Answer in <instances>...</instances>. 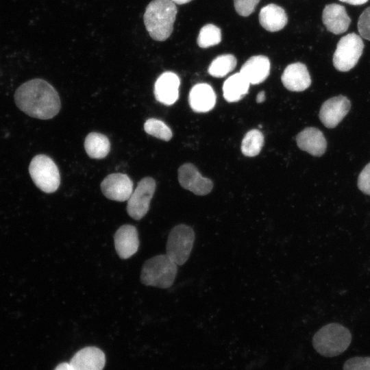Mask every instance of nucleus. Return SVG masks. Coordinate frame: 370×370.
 I'll return each mask as SVG.
<instances>
[{
    "label": "nucleus",
    "instance_id": "nucleus-26",
    "mask_svg": "<svg viewBox=\"0 0 370 370\" xmlns=\"http://www.w3.org/2000/svg\"><path fill=\"white\" fill-rule=\"evenodd\" d=\"M144 130L148 134L164 141H169L173 136L170 127L163 121L155 118L149 119L145 121Z\"/></svg>",
    "mask_w": 370,
    "mask_h": 370
},
{
    "label": "nucleus",
    "instance_id": "nucleus-10",
    "mask_svg": "<svg viewBox=\"0 0 370 370\" xmlns=\"http://www.w3.org/2000/svg\"><path fill=\"white\" fill-rule=\"evenodd\" d=\"M103 194L109 199L125 201L133 192V182L125 174L116 173L107 175L101 183Z\"/></svg>",
    "mask_w": 370,
    "mask_h": 370
},
{
    "label": "nucleus",
    "instance_id": "nucleus-23",
    "mask_svg": "<svg viewBox=\"0 0 370 370\" xmlns=\"http://www.w3.org/2000/svg\"><path fill=\"white\" fill-rule=\"evenodd\" d=\"M236 62V58L232 54L221 55L212 60L208 72L214 77H223L234 69Z\"/></svg>",
    "mask_w": 370,
    "mask_h": 370
},
{
    "label": "nucleus",
    "instance_id": "nucleus-17",
    "mask_svg": "<svg viewBox=\"0 0 370 370\" xmlns=\"http://www.w3.org/2000/svg\"><path fill=\"white\" fill-rule=\"evenodd\" d=\"M299 148L314 156H322L327 147L326 140L319 129L310 127L299 132L296 137Z\"/></svg>",
    "mask_w": 370,
    "mask_h": 370
},
{
    "label": "nucleus",
    "instance_id": "nucleus-13",
    "mask_svg": "<svg viewBox=\"0 0 370 370\" xmlns=\"http://www.w3.org/2000/svg\"><path fill=\"white\" fill-rule=\"evenodd\" d=\"M69 363L73 370H103L106 356L98 347H86L77 352Z\"/></svg>",
    "mask_w": 370,
    "mask_h": 370
},
{
    "label": "nucleus",
    "instance_id": "nucleus-5",
    "mask_svg": "<svg viewBox=\"0 0 370 370\" xmlns=\"http://www.w3.org/2000/svg\"><path fill=\"white\" fill-rule=\"evenodd\" d=\"M29 173L35 185L42 191L51 193L59 188L60 172L50 157L44 154L34 156L29 164Z\"/></svg>",
    "mask_w": 370,
    "mask_h": 370
},
{
    "label": "nucleus",
    "instance_id": "nucleus-20",
    "mask_svg": "<svg viewBox=\"0 0 370 370\" xmlns=\"http://www.w3.org/2000/svg\"><path fill=\"white\" fill-rule=\"evenodd\" d=\"M259 21L266 30L274 32L284 27L288 22V17L282 8L271 3L261 9L259 13Z\"/></svg>",
    "mask_w": 370,
    "mask_h": 370
},
{
    "label": "nucleus",
    "instance_id": "nucleus-7",
    "mask_svg": "<svg viewBox=\"0 0 370 370\" xmlns=\"http://www.w3.org/2000/svg\"><path fill=\"white\" fill-rule=\"evenodd\" d=\"M364 49L361 37L355 33L343 36L337 43L333 64L339 71H348L356 66Z\"/></svg>",
    "mask_w": 370,
    "mask_h": 370
},
{
    "label": "nucleus",
    "instance_id": "nucleus-30",
    "mask_svg": "<svg viewBox=\"0 0 370 370\" xmlns=\"http://www.w3.org/2000/svg\"><path fill=\"white\" fill-rule=\"evenodd\" d=\"M358 186L363 193L370 195V162L360 173L358 179Z\"/></svg>",
    "mask_w": 370,
    "mask_h": 370
},
{
    "label": "nucleus",
    "instance_id": "nucleus-16",
    "mask_svg": "<svg viewBox=\"0 0 370 370\" xmlns=\"http://www.w3.org/2000/svg\"><path fill=\"white\" fill-rule=\"evenodd\" d=\"M322 20L326 29L334 34L346 32L351 23L345 7L336 3L325 5L323 10Z\"/></svg>",
    "mask_w": 370,
    "mask_h": 370
},
{
    "label": "nucleus",
    "instance_id": "nucleus-24",
    "mask_svg": "<svg viewBox=\"0 0 370 370\" xmlns=\"http://www.w3.org/2000/svg\"><path fill=\"white\" fill-rule=\"evenodd\" d=\"M264 145V136L258 130H251L247 132L241 143L243 154L248 157L257 156Z\"/></svg>",
    "mask_w": 370,
    "mask_h": 370
},
{
    "label": "nucleus",
    "instance_id": "nucleus-29",
    "mask_svg": "<svg viewBox=\"0 0 370 370\" xmlns=\"http://www.w3.org/2000/svg\"><path fill=\"white\" fill-rule=\"evenodd\" d=\"M358 29L361 37L370 40V7L366 8L360 14Z\"/></svg>",
    "mask_w": 370,
    "mask_h": 370
},
{
    "label": "nucleus",
    "instance_id": "nucleus-15",
    "mask_svg": "<svg viewBox=\"0 0 370 370\" xmlns=\"http://www.w3.org/2000/svg\"><path fill=\"white\" fill-rule=\"evenodd\" d=\"M281 79L286 89L294 92L303 91L311 84L307 67L301 62L288 65L282 75Z\"/></svg>",
    "mask_w": 370,
    "mask_h": 370
},
{
    "label": "nucleus",
    "instance_id": "nucleus-34",
    "mask_svg": "<svg viewBox=\"0 0 370 370\" xmlns=\"http://www.w3.org/2000/svg\"><path fill=\"white\" fill-rule=\"evenodd\" d=\"M171 1L174 2L175 4L182 5V4L187 3L191 1L192 0H171Z\"/></svg>",
    "mask_w": 370,
    "mask_h": 370
},
{
    "label": "nucleus",
    "instance_id": "nucleus-14",
    "mask_svg": "<svg viewBox=\"0 0 370 370\" xmlns=\"http://www.w3.org/2000/svg\"><path fill=\"white\" fill-rule=\"evenodd\" d=\"M114 240L116 253L122 259L130 258L138 249V232L132 225H121L114 234Z\"/></svg>",
    "mask_w": 370,
    "mask_h": 370
},
{
    "label": "nucleus",
    "instance_id": "nucleus-25",
    "mask_svg": "<svg viewBox=\"0 0 370 370\" xmlns=\"http://www.w3.org/2000/svg\"><path fill=\"white\" fill-rule=\"evenodd\" d=\"M221 41V31L213 24H207L199 31L197 42L201 48H208L218 45Z\"/></svg>",
    "mask_w": 370,
    "mask_h": 370
},
{
    "label": "nucleus",
    "instance_id": "nucleus-12",
    "mask_svg": "<svg viewBox=\"0 0 370 370\" xmlns=\"http://www.w3.org/2000/svg\"><path fill=\"white\" fill-rule=\"evenodd\" d=\"M179 77L173 72H164L161 74L154 84L156 99L164 105H172L178 99Z\"/></svg>",
    "mask_w": 370,
    "mask_h": 370
},
{
    "label": "nucleus",
    "instance_id": "nucleus-2",
    "mask_svg": "<svg viewBox=\"0 0 370 370\" xmlns=\"http://www.w3.org/2000/svg\"><path fill=\"white\" fill-rule=\"evenodd\" d=\"M177 8L171 0H152L145 8L143 21L149 36L156 41H164L171 36Z\"/></svg>",
    "mask_w": 370,
    "mask_h": 370
},
{
    "label": "nucleus",
    "instance_id": "nucleus-21",
    "mask_svg": "<svg viewBox=\"0 0 370 370\" xmlns=\"http://www.w3.org/2000/svg\"><path fill=\"white\" fill-rule=\"evenodd\" d=\"M249 86V82L240 73H236L224 82L223 97L228 102H236L248 92Z\"/></svg>",
    "mask_w": 370,
    "mask_h": 370
},
{
    "label": "nucleus",
    "instance_id": "nucleus-9",
    "mask_svg": "<svg viewBox=\"0 0 370 370\" xmlns=\"http://www.w3.org/2000/svg\"><path fill=\"white\" fill-rule=\"evenodd\" d=\"M178 180L182 188L197 195H206L213 188L212 180L204 177L191 163L184 164L179 168Z\"/></svg>",
    "mask_w": 370,
    "mask_h": 370
},
{
    "label": "nucleus",
    "instance_id": "nucleus-32",
    "mask_svg": "<svg viewBox=\"0 0 370 370\" xmlns=\"http://www.w3.org/2000/svg\"><path fill=\"white\" fill-rule=\"evenodd\" d=\"M54 370H73L69 362L59 364Z\"/></svg>",
    "mask_w": 370,
    "mask_h": 370
},
{
    "label": "nucleus",
    "instance_id": "nucleus-28",
    "mask_svg": "<svg viewBox=\"0 0 370 370\" xmlns=\"http://www.w3.org/2000/svg\"><path fill=\"white\" fill-rule=\"evenodd\" d=\"M260 0H234L236 12L243 16L250 15L255 10Z\"/></svg>",
    "mask_w": 370,
    "mask_h": 370
},
{
    "label": "nucleus",
    "instance_id": "nucleus-31",
    "mask_svg": "<svg viewBox=\"0 0 370 370\" xmlns=\"http://www.w3.org/2000/svg\"><path fill=\"white\" fill-rule=\"evenodd\" d=\"M339 1L351 4V5H362L368 1V0H339Z\"/></svg>",
    "mask_w": 370,
    "mask_h": 370
},
{
    "label": "nucleus",
    "instance_id": "nucleus-11",
    "mask_svg": "<svg viewBox=\"0 0 370 370\" xmlns=\"http://www.w3.org/2000/svg\"><path fill=\"white\" fill-rule=\"evenodd\" d=\"M350 107V101L346 97H334L321 106L319 119L326 127H335L348 113Z\"/></svg>",
    "mask_w": 370,
    "mask_h": 370
},
{
    "label": "nucleus",
    "instance_id": "nucleus-18",
    "mask_svg": "<svg viewBox=\"0 0 370 370\" xmlns=\"http://www.w3.org/2000/svg\"><path fill=\"white\" fill-rule=\"evenodd\" d=\"M271 64L264 56H254L249 58L242 66L240 73L250 84H258L264 82L269 75Z\"/></svg>",
    "mask_w": 370,
    "mask_h": 370
},
{
    "label": "nucleus",
    "instance_id": "nucleus-27",
    "mask_svg": "<svg viewBox=\"0 0 370 370\" xmlns=\"http://www.w3.org/2000/svg\"><path fill=\"white\" fill-rule=\"evenodd\" d=\"M343 370H370V357L356 356L348 359L344 364Z\"/></svg>",
    "mask_w": 370,
    "mask_h": 370
},
{
    "label": "nucleus",
    "instance_id": "nucleus-22",
    "mask_svg": "<svg viewBox=\"0 0 370 370\" xmlns=\"http://www.w3.org/2000/svg\"><path fill=\"white\" fill-rule=\"evenodd\" d=\"M84 148L88 156L94 159L105 158L110 150L109 139L104 134L91 132L84 140Z\"/></svg>",
    "mask_w": 370,
    "mask_h": 370
},
{
    "label": "nucleus",
    "instance_id": "nucleus-33",
    "mask_svg": "<svg viewBox=\"0 0 370 370\" xmlns=\"http://www.w3.org/2000/svg\"><path fill=\"white\" fill-rule=\"evenodd\" d=\"M265 99H266V97H265L264 92L261 91L256 96V102L258 103H261L263 101H264Z\"/></svg>",
    "mask_w": 370,
    "mask_h": 370
},
{
    "label": "nucleus",
    "instance_id": "nucleus-8",
    "mask_svg": "<svg viewBox=\"0 0 370 370\" xmlns=\"http://www.w3.org/2000/svg\"><path fill=\"white\" fill-rule=\"evenodd\" d=\"M156 182L150 177L143 178L127 199V212L136 220L141 219L147 212L156 190Z\"/></svg>",
    "mask_w": 370,
    "mask_h": 370
},
{
    "label": "nucleus",
    "instance_id": "nucleus-1",
    "mask_svg": "<svg viewBox=\"0 0 370 370\" xmlns=\"http://www.w3.org/2000/svg\"><path fill=\"white\" fill-rule=\"evenodd\" d=\"M17 107L27 115L50 119L60 111L61 103L56 89L42 79H33L21 84L15 91Z\"/></svg>",
    "mask_w": 370,
    "mask_h": 370
},
{
    "label": "nucleus",
    "instance_id": "nucleus-19",
    "mask_svg": "<svg viewBox=\"0 0 370 370\" xmlns=\"http://www.w3.org/2000/svg\"><path fill=\"white\" fill-rule=\"evenodd\" d=\"M216 95L213 88L208 84H197L189 92L188 101L192 110L196 112H207L216 103Z\"/></svg>",
    "mask_w": 370,
    "mask_h": 370
},
{
    "label": "nucleus",
    "instance_id": "nucleus-3",
    "mask_svg": "<svg viewBox=\"0 0 370 370\" xmlns=\"http://www.w3.org/2000/svg\"><path fill=\"white\" fill-rule=\"evenodd\" d=\"M351 341L349 330L339 323H332L324 325L315 333L312 345L321 356L333 357L344 352Z\"/></svg>",
    "mask_w": 370,
    "mask_h": 370
},
{
    "label": "nucleus",
    "instance_id": "nucleus-6",
    "mask_svg": "<svg viewBox=\"0 0 370 370\" xmlns=\"http://www.w3.org/2000/svg\"><path fill=\"white\" fill-rule=\"evenodd\" d=\"M193 229L186 224L175 225L171 230L166 242V255L177 265L188 259L195 241Z\"/></svg>",
    "mask_w": 370,
    "mask_h": 370
},
{
    "label": "nucleus",
    "instance_id": "nucleus-4",
    "mask_svg": "<svg viewBox=\"0 0 370 370\" xmlns=\"http://www.w3.org/2000/svg\"><path fill=\"white\" fill-rule=\"evenodd\" d=\"M177 273V264L166 254L148 259L144 263L140 281L146 286L167 288L173 285Z\"/></svg>",
    "mask_w": 370,
    "mask_h": 370
}]
</instances>
